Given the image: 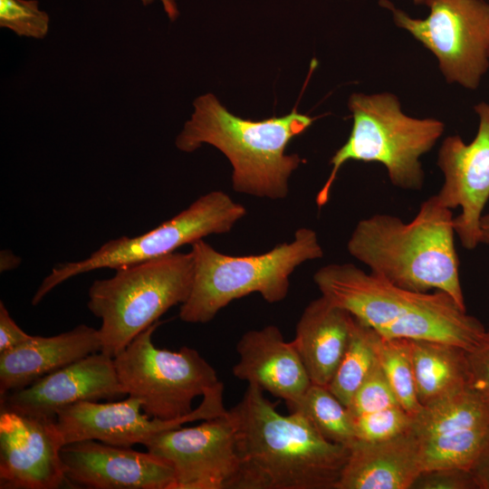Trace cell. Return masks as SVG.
Returning <instances> with one entry per match:
<instances>
[{
    "label": "cell",
    "mask_w": 489,
    "mask_h": 489,
    "mask_svg": "<svg viewBox=\"0 0 489 489\" xmlns=\"http://www.w3.org/2000/svg\"><path fill=\"white\" fill-rule=\"evenodd\" d=\"M231 411L238 471L230 489H335L348 446L327 440L299 412L280 414L253 384Z\"/></svg>",
    "instance_id": "6da1fadb"
},
{
    "label": "cell",
    "mask_w": 489,
    "mask_h": 489,
    "mask_svg": "<svg viewBox=\"0 0 489 489\" xmlns=\"http://www.w3.org/2000/svg\"><path fill=\"white\" fill-rule=\"evenodd\" d=\"M313 281L322 296L384 339L440 341L472 351L489 338L480 321L442 291L405 290L350 263L324 265Z\"/></svg>",
    "instance_id": "7a4b0ae2"
},
{
    "label": "cell",
    "mask_w": 489,
    "mask_h": 489,
    "mask_svg": "<svg viewBox=\"0 0 489 489\" xmlns=\"http://www.w3.org/2000/svg\"><path fill=\"white\" fill-rule=\"evenodd\" d=\"M452 210L433 195L408 223L388 214L358 222L347 243L369 272L405 290L442 291L465 310Z\"/></svg>",
    "instance_id": "3957f363"
},
{
    "label": "cell",
    "mask_w": 489,
    "mask_h": 489,
    "mask_svg": "<svg viewBox=\"0 0 489 489\" xmlns=\"http://www.w3.org/2000/svg\"><path fill=\"white\" fill-rule=\"evenodd\" d=\"M313 120L296 108L280 118L242 119L207 93L195 100L194 112L177 137L176 146L185 152H193L205 143L214 146L232 164L235 191L282 199L288 196L289 177L302 161L296 154H285V149Z\"/></svg>",
    "instance_id": "277c9868"
},
{
    "label": "cell",
    "mask_w": 489,
    "mask_h": 489,
    "mask_svg": "<svg viewBox=\"0 0 489 489\" xmlns=\"http://www.w3.org/2000/svg\"><path fill=\"white\" fill-rule=\"evenodd\" d=\"M194 277L190 294L180 305L179 319L189 323H206L235 299L258 292L275 303L288 294L290 276L304 262L323 256L314 230L299 228L290 243L254 255L222 254L205 240L191 244Z\"/></svg>",
    "instance_id": "5b68a950"
},
{
    "label": "cell",
    "mask_w": 489,
    "mask_h": 489,
    "mask_svg": "<svg viewBox=\"0 0 489 489\" xmlns=\"http://www.w3.org/2000/svg\"><path fill=\"white\" fill-rule=\"evenodd\" d=\"M348 105L353 119L351 132L330 160L331 170L316 196L317 206L328 202L339 170L349 160L379 162L396 187L421 189L425 174L420 158L440 139L444 123L405 114L398 97L389 92L353 93Z\"/></svg>",
    "instance_id": "8992f818"
},
{
    "label": "cell",
    "mask_w": 489,
    "mask_h": 489,
    "mask_svg": "<svg viewBox=\"0 0 489 489\" xmlns=\"http://www.w3.org/2000/svg\"><path fill=\"white\" fill-rule=\"evenodd\" d=\"M89 288L87 306L101 320V351L114 358L168 310L188 298L194 277L191 252L172 254L115 269Z\"/></svg>",
    "instance_id": "52a82bcc"
},
{
    "label": "cell",
    "mask_w": 489,
    "mask_h": 489,
    "mask_svg": "<svg viewBox=\"0 0 489 489\" xmlns=\"http://www.w3.org/2000/svg\"><path fill=\"white\" fill-rule=\"evenodd\" d=\"M245 215V207L226 193H206L145 234L111 239L85 259L53 267L35 292L32 304L37 305L56 286L79 274L155 259L209 235L228 233Z\"/></svg>",
    "instance_id": "ba28073f"
},
{
    "label": "cell",
    "mask_w": 489,
    "mask_h": 489,
    "mask_svg": "<svg viewBox=\"0 0 489 489\" xmlns=\"http://www.w3.org/2000/svg\"><path fill=\"white\" fill-rule=\"evenodd\" d=\"M160 324L158 321L137 335L113 360L127 396L139 399L151 417L171 420L191 413L193 400L220 381L197 350L156 347L152 334Z\"/></svg>",
    "instance_id": "9c48e42d"
},
{
    "label": "cell",
    "mask_w": 489,
    "mask_h": 489,
    "mask_svg": "<svg viewBox=\"0 0 489 489\" xmlns=\"http://www.w3.org/2000/svg\"><path fill=\"white\" fill-rule=\"evenodd\" d=\"M379 5L436 57L449 83L475 90L489 68V3L484 0H430L429 14L414 18L388 0Z\"/></svg>",
    "instance_id": "30bf717a"
},
{
    "label": "cell",
    "mask_w": 489,
    "mask_h": 489,
    "mask_svg": "<svg viewBox=\"0 0 489 489\" xmlns=\"http://www.w3.org/2000/svg\"><path fill=\"white\" fill-rule=\"evenodd\" d=\"M225 410L224 384L220 381L203 395L200 405L191 413L175 419L151 417L142 410L139 399L127 396L123 400L108 403H74L57 412L56 423L64 445L97 440L111 446L131 447L138 444L144 446L163 431L189 422L206 420Z\"/></svg>",
    "instance_id": "8fae6325"
},
{
    "label": "cell",
    "mask_w": 489,
    "mask_h": 489,
    "mask_svg": "<svg viewBox=\"0 0 489 489\" xmlns=\"http://www.w3.org/2000/svg\"><path fill=\"white\" fill-rule=\"evenodd\" d=\"M144 446L171 465L173 489H230L238 471L236 426L231 409L196 427L163 431Z\"/></svg>",
    "instance_id": "7c38bea8"
},
{
    "label": "cell",
    "mask_w": 489,
    "mask_h": 489,
    "mask_svg": "<svg viewBox=\"0 0 489 489\" xmlns=\"http://www.w3.org/2000/svg\"><path fill=\"white\" fill-rule=\"evenodd\" d=\"M475 111L479 123L474 139L466 144L458 135L446 137L436 162L444 175L436 197L445 207L461 208L454 217L455 233L468 250L480 244V220L489 199V103L475 104Z\"/></svg>",
    "instance_id": "4fadbf2b"
},
{
    "label": "cell",
    "mask_w": 489,
    "mask_h": 489,
    "mask_svg": "<svg viewBox=\"0 0 489 489\" xmlns=\"http://www.w3.org/2000/svg\"><path fill=\"white\" fill-rule=\"evenodd\" d=\"M55 418L0 411V488L56 489L69 484Z\"/></svg>",
    "instance_id": "5bb4252c"
},
{
    "label": "cell",
    "mask_w": 489,
    "mask_h": 489,
    "mask_svg": "<svg viewBox=\"0 0 489 489\" xmlns=\"http://www.w3.org/2000/svg\"><path fill=\"white\" fill-rule=\"evenodd\" d=\"M125 396L113 358L99 351L0 397V411L56 419L59 410L74 403Z\"/></svg>",
    "instance_id": "9a60e30c"
},
{
    "label": "cell",
    "mask_w": 489,
    "mask_h": 489,
    "mask_svg": "<svg viewBox=\"0 0 489 489\" xmlns=\"http://www.w3.org/2000/svg\"><path fill=\"white\" fill-rule=\"evenodd\" d=\"M70 484L91 489H173L175 473L165 459L97 440L66 444L61 450Z\"/></svg>",
    "instance_id": "2e32d148"
},
{
    "label": "cell",
    "mask_w": 489,
    "mask_h": 489,
    "mask_svg": "<svg viewBox=\"0 0 489 489\" xmlns=\"http://www.w3.org/2000/svg\"><path fill=\"white\" fill-rule=\"evenodd\" d=\"M234 376L285 401L295 403L312 385L302 358L275 325L244 332L236 344Z\"/></svg>",
    "instance_id": "e0dca14e"
},
{
    "label": "cell",
    "mask_w": 489,
    "mask_h": 489,
    "mask_svg": "<svg viewBox=\"0 0 489 489\" xmlns=\"http://www.w3.org/2000/svg\"><path fill=\"white\" fill-rule=\"evenodd\" d=\"M335 489H409L422 472L413 427L395 437L355 440Z\"/></svg>",
    "instance_id": "ac0fdd59"
},
{
    "label": "cell",
    "mask_w": 489,
    "mask_h": 489,
    "mask_svg": "<svg viewBox=\"0 0 489 489\" xmlns=\"http://www.w3.org/2000/svg\"><path fill=\"white\" fill-rule=\"evenodd\" d=\"M101 350L98 330L80 324L51 337L33 336L0 353V397Z\"/></svg>",
    "instance_id": "d6986e66"
},
{
    "label": "cell",
    "mask_w": 489,
    "mask_h": 489,
    "mask_svg": "<svg viewBox=\"0 0 489 489\" xmlns=\"http://www.w3.org/2000/svg\"><path fill=\"white\" fill-rule=\"evenodd\" d=\"M355 317L324 296L303 310L292 340L312 384L327 387L348 348Z\"/></svg>",
    "instance_id": "ffe728a7"
},
{
    "label": "cell",
    "mask_w": 489,
    "mask_h": 489,
    "mask_svg": "<svg viewBox=\"0 0 489 489\" xmlns=\"http://www.w3.org/2000/svg\"><path fill=\"white\" fill-rule=\"evenodd\" d=\"M412 351L422 407L469 388L467 350L440 341L412 340Z\"/></svg>",
    "instance_id": "44dd1931"
},
{
    "label": "cell",
    "mask_w": 489,
    "mask_h": 489,
    "mask_svg": "<svg viewBox=\"0 0 489 489\" xmlns=\"http://www.w3.org/2000/svg\"><path fill=\"white\" fill-rule=\"evenodd\" d=\"M489 426V406L470 388L423 406L414 417L418 438Z\"/></svg>",
    "instance_id": "7402d4cb"
},
{
    "label": "cell",
    "mask_w": 489,
    "mask_h": 489,
    "mask_svg": "<svg viewBox=\"0 0 489 489\" xmlns=\"http://www.w3.org/2000/svg\"><path fill=\"white\" fill-rule=\"evenodd\" d=\"M418 441L422 472L443 468L471 471L489 448V426L418 438Z\"/></svg>",
    "instance_id": "603a6c76"
},
{
    "label": "cell",
    "mask_w": 489,
    "mask_h": 489,
    "mask_svg": "<svg viewBox=\"0 0 489 489\" xmlns=\"http://www.w3.org/2000/svg\"><path fill=\"white\" fill-rule=\"evenodd\" d=\"M287 408L290 412L302 414L331 442L349 447L356 440L348 407L325 386L312 383L302 398Z\"/></svg>",
    "instance_id": "cb8c5ba5"
},
{
    "label": "cell",
    "mask_w": 489,
    "mask_h": 489,
    "mask_svg": "<svg viewBox=\"0 0 489 489\" xmlns=\"http://www.w3.org/2000/svg\"><path fill=\"white\" fill-rule=\"evenodd\" d=\"M377 338L376 331L355 318L348 348L327 386L346 407L377 362Z\"/></svg>",
    "instance_id": "d4e9b609"
},
{
    "label": "cell",
    "mask_w": 489,
    "mask_h": 489,
    "mask_svg": "<svg viewBox=\"0 0 489 489\" xmlns=\"http://www.w3.org/2000/svg\"><path fill=\"white\" fill-rule=\"evenodd\" d=\"M377 360L399 406L412 416L422 408L415 380L412 340L384 339L378 334Z\"/></svg>",
    "instance_id": "484cf974"
},
{
    "label": "cell",
    "mask_w": 489,
    "mask_h": 489,
    "mask_svg": "<svg viewBox=\"0 0 489 489\" xmlns=\"http://www.w3.org/2000/svg\"><path fill=\"white\" fill-rule=\"evenodd\" d=\"M353 417L356 440L381 441L399 436L413 427L414 416L400 406Z\"/></svg>",
    "instance_id": "4316f807"
},
{
    "label": "cell",
    "mask_w": 489,
    "mask_h": 489,
    "mask_svg": "<svg viewBox=\"0 0 489 489\" xmlns=\"http://www.w3.org/2000/svg\"><path fill=\"white\" fill-rule=\"evenodd\" d=\"M49 22L48 14L39 9L36 0H0V27L18 36L43 39Z\"/></svg>",
    "instance_id": "83f0119b"
},
{
    "label": "cell",
    "mask_w": 489,
    "mask_h": 489,
    "mask_svg": "<svg viewBox=\"0 0 489 489\" xmlns=\"http://www.w3.org/2000/svg\"><path fill=\"white\" fill-rule=\"evenodd\" d=\"M398 405L397 398L377 360L348 408L352 417H358Z\"/></svg>",
    "instance_id": "f1b7e54d"
},
{
    "label": "cell",
    "mask_w": 489,
    "mask_h": 489,
    "mask_svg": "<svg viewBox=\"0 0 489 489\" xmlns=\"http://www.w3.org/2000/svg\"><path fill=\"white\" fill-rule=\"evenodd\" d=\"M417 489H477L472 472L457 468L423 471L414 483Z\"/></svg>",
    "instance_id": "f546056e"
},
{
    "label": "cell",
    "mask_w": 489,
    "mask_h": 489,
    "mask_svg": "<svg viewBox=\"0 0 489 489\" xmlns=\"http://www.w3.org/2000/svg\"><path fill=\"white\" fill-rule=\"evenodd\" d=\"M467 358L469 388L489 406V338L480 347L468 351Z\"/></svg>",
    "instance_id": "4dcf8cb0"
},
{
    "label": "cell",
    "mask_w": 489,
    "mask_h": 489,
    "mask_svg": "<svg viewBox=\"0 0 489 489\" xmlns=\"http://www.w3.org/2000/svg\"><path fill=\"white\" fill-rule=\"evenodd\" d=\"M32 337L16 324L4 302H0V353L17 348Z\"/></svg>",
    "instance_id": "1f68e13d"
},
{
    "label": "cell",
    "mask_w": 489,
    "mask_h": 489,
    "mask_svg": "<svg viewBox=\"0 0 489 489\" xmlns=\"http://www.w3.org/2000/svg\"><path fill=\"white\" fill-rule=\"evenodd\" d=\"M477 489H489V448L471 470Z\"/></svg>",
    "instance_id": "d6a6232c"
},
{
    "label": "cell",
    "mask_w": 489,
    "mask_h": 489,
    "mask_svg": "<svg viewBox=\"0 0 489 489\" xmlns=\"http://www.w3.org/2000/svg\"><path fill=\"white\" fill-rule=\"evenodd\" d=\"M20 259L15 256L12 252L2 251L0 260V270L7 271L16 267L19 264Z\"/></svg>",
    "instance_id": "836d02e7"
},
{
    "label": "cell",
    "mask_w": 489,
    "mask_h": 489,
    "mask_svg": "<svg viewBox=\"0 0 489 489\" xmlns=\"http://www.w3.org/2000/svg\"><path fill=\"white\" fill-rule=\"evenodd\" d=\"M154 0H140L144 5H150ZM164 6V10L167 13L168 18L174 21L178 16V10L175 0H160Z\"/></svg>",
    "instance_id": "e575fe53"
},
{
    "label": "cell",
    "mask_w": 489,
    "mask_h": 489,
    "mask_svg": "<svg viewBox=\"0 0 489 489\" xmlns=\"http://www.w3.org/2000/svg\"><path fill=\"white\" fill-rule=\"evenodd\" d=\"M479 243L489 245V212L483 214L480 220Z\"/></svg>",
    "instance_id": "d590c367"
},
{
    "label": "cell",
    "mask_w": 489,
    "mask_h": 489,
    "mask_svg": "<svg viewBox=\"0 0 489 489\" xmlns=\"http://www.w3.org/2000/svg\"><path fill=\"white\" fill-rule=\"evenodd\" d=\"M415 5H428L430 0H412Z\"/></svg>",
    "instance_id": "8d00e7d4"
}]
</instances>
